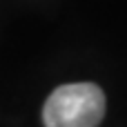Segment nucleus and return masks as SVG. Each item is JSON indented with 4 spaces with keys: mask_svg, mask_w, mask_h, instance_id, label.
<instances>
[{
    "mask_svg": "<svg viewBox=\"0 0 127 127\" xmlns=\"http://www.w3.org/2000/svg\"><path fill=\"white\" fill-rule=\"evenodd\" d=\"M105 116V94L94 83L63 85L42 107L45 127H96Z\"/></svg>",
    "mask_w": 127,
    "mask_h": 127,
    "instance_id": "obj_1",
    "label": "nucleus"
}]
</instances>
